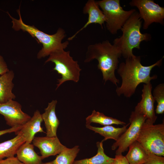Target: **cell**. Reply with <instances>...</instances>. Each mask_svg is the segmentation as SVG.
I'll use <instances>...</instances> for the list:
<instances>
[{"mask_svg":"<svg viewBox=\"0 0 164 164\" xmlns=\"http://www.w3.org/2000/svg\"><path fill=\"white\" fill-rule=\"evenodd\" d=\"M14 77V73L12 70L0 75V103H4L15 98V96L12 92Z\"/></svg>","mask_w":164,"mask_h":164,"instance_id":"2e32d148","label":"cell"},{"mask_svg":"<svg viewBox=\"0 0 164 164\" xmlns=\"http://www.w3.org/2000/svg\"><path fill=\"white\" fill-rule=\"evenodd\" d=\"M103 143L102 141L97 142V150L95 155L89 158L74 160L73 164H112L114 158L110 157L105 154Z\"/></svg>","mask_w":164,"mask_h":164,"instance_id":"44dd1931","label":"cell"},{"mask_svg":"<svg viewBox=\"0 0 164 164\" xmlns=\"http://www.w3.org/2000/svg\"><path fill=\"white\" fill-rule=\"evenodd\" d=\"M0 114L4 116L6 124L11 127L22 125L31 118L22 111L21 104L13 100L0 103Z\"/></svg>","mask_w":164,"mask_h":164,"instance_id":"30bf717a","label":"cell"},{"mask_svg":"<svg viewBox=\"0 0 164 164\" xmlns=\"http://www.w3.org/2000/svg\"><path fill=\"white\" fill-rule=\"evenodd\" d=\"M163 57L154 64L149 66H144L141 63L140 56H135L125 59V62L120 63L117 72L121 78V85L117 87L116 92L120 96L123 95L129 98L134 94L137 87L141 83L147 84L156 79V75L150 76L152 69L155 66L160 67L162 64Z\"/></svg>","mask_w":164,"mask_h":164,"instance_id":"6da1fadb","label":"cell"},{"mask_svg":"<svg viewBox=\"0 0 164 164\" xmlns=\"http://www.w3.org/2000/svg\"><path fill=\"white\" fill-rule=\"evenodd\" d=\"M83 12L84 14L88 15L87 22L73 35L69 37L68 41L73 39L79 32L91 24H98L103 28V25L105 22L106 19L102 11L100 8L97 1L88 0L84 7Z\"/></svg>","mask_w":164,"mask_h":164,"instance_id":"4fadbf2b","label":"cell"},{"mask_svg":"<svg viewBox=\"0 0 164 164\" xmlns=\"http://www.w3.org/2000/svg\"><path fill=\"white\" fill-rule=\"evenodd\" d=\"M86 125L92 123L99 124L102 125H108L115 124L125 125L126 123L116 118L105 115L103 113L94 110L92 114L86 118Z\"/></svg>","mask_w":164,"mask_h":164,"instance_id":"7402d4cb","label":"cell"},{"mask_svg":"<svg viewBox=\"0 0 164 164\" xmlns=\"http://www.w3.org/2000/svg\"><path fill=\"white\" fill-rule=\"evenodd\" d=\"M50 62L55 64L53 70L61 76V78L58 79L56 90L67 81L78 82L82 69L77 61L74 60L70 55V51L60 50L53 52L49 55L45 63Z\"/></svg>","mask_w":164,"mask_h":164,"instance_id":"5b68a950","label":"cell"},{"mask_svg":"<svg viewBox=\"0 0 164 164\" xmlns=\"http://www.w3.org/2000/svg\"><path fill=\"white\" fill-rule=\"evenodd\" d=\"M148 158L144 164H164V157L152 153L148 154Z\"/></svg>","mask_w":164,"mask_h":164,"instance_id":"d4e9b609","label":"cell"},{"mask_svg":"<svg viewBox=\"0 0 164 164\" xmlns=\"http://www.w3.org/2000/svg\"><path fill=\"white\" fill-rule=\"evenodd\" d=\"M43 120L41 114L38 110L36 111L32 117L22 125L18 132L21 134L26 142L31 143L35 135L38 132H45L41 126Z\"/></svg>","mask_w":164,"mask_h":164,"instance_id":"5bb4252c","label":"cell"},{"mask_svg":"<svg viewBox=\"0 0 164 164\" xmlns=\"http://www.w3.org/2000/svg\"><path fill=\"white\" fill-rule=\"evenodd\" d=\"M80 150L78 145L71 148H67L58 154L55 159L43 164H73Z\"/></svg>","mask_w":164,"mask_h":164,"instance_id":"603a6c76","label":"cell"},{"mask_svg":"<svg viewBox=\"0 0 164 164\" xmlns=\"http://www.w3.org/2000/svg\"><path fill=\"white\" fill-rule=\"evenodd\" d=\"M34 148L32 144L25 142L18 150L16 157L24 164H43L41 156L35 151Z\"/></svg>","mask_w":164,"mask_h":164,"instance_id":"ac0fdd59","label":"cell"},{"mask_svg":"<svg viewBox=\"0 0 164 164\" xmlns=\"http://www.w3.org/2000/svg\"><path fill=\"white\" fill-rule=\"evenodd\" d=\"M129 124L130 123H128L121 128H116L111 125L98 127L92 126L90 125H86V126L87 128L103 136L104 139L101 141L103 142L109 139H113L115 141H117L120 136L125 132Z\"/></svg>","mask_w":164,"mask_h":164,"instance_id":"d6986e66","label":"cell"},{"mask_svg":"<svg viewBox=\"0 0 164 164\" xmlns=\"http://www.w3.org/2000/svg\"><path fill=\"white\" fill-rule=\"evenodd\" d=\"M22 127V125L15 126L3 130H0V136L4 134L14 132L15 133L19 131Z\"/></svg>","mask_w":164,"mask_h":164,"instance_id":"83f0119b","label":"cell"},{"mask_svg":"<svg viewBox=\"0 0 164 164\" xmlns=\"http://www.w3.org/2000/svg\"><path fill=\"white\" fill-rule=\"evenodd\" d=\"M152 85L150 82L144 84L142 90V99L135 106V111L145 116L147 120L154 124L157 116L155 114V100L152 94Z\"/></svg>","mask_w":164,"mask_h":164,"instance_id":"7c38bea8","label":"cell"},{"mask_svg":"<svg viewBox=\"0 0 164 164\" xmlns=\"http://www.w3.org/2000/svg\"><path fill=\"white\" fill-rule=\"evenodd\" d=\"M132 7L138 10L139 14L144 22L143 28L147 29L154 22L164 24V8L155 3L153 0H132L129 3Z\"/></svg>","mask_w":164,"mask_h":164,"instance_id":"9c48e42d","label":"cell"},{"mask_svg":"<svg viewBox=\"0 0 164 164\" xmlns=\"http://www.w3.org/2000/svg\"><path fill=\"white\" fill-rule=\"evenodd\" d=\"M129 150L125 156L129 164H144L148 155L141 145L137 141L128 147Z\"/></svg>","mask_w":164,"mask_h":164,"instance_id":"ffe728a7","label":"cell"},{"mask_svg":"<svg viewBox=\"0 0 164 164\" xmlns=\"http://www.w3.org/2000/svg\"><path fill=\"white\" fill-rule=\"evenodd\" d=\"M146 119L144 115L135 111L132 112L129 119L130 124L127 128L111 146L114 150L117 148L116 155L122 154L129 146L136 141L142 127Z\"/></svg>","mask_w":164,"mask_h":164,"instance_id":"ba28073f","label":"cell"},{"mask_svg":"<svg viewBox=\"0 0 164 164\" xmlns=\"http://www.w3.org/2000/svg\"><path fill=\"white\" fill-rule=\"evenodd\" d=\"M142 21L138 12L135 11L129 17L121 30L122 35L113 41V44L120 50L121 55L125 59L135 56L132 50L140 49V44L143 41L151 40V35L141 32Z\"/></svg>","mask_w":164,"mask_h":164,"instance_id":"277c9868","label":"cell"},{"mask_svg":"<svg viewBox=\"0 0 164 164\" xmlns=\"http://www.w3.org/2000/svg\"><path fill=\"white\" fill-rule=\"evenodd\" d=\"M122 56L120 50L108 40L89 45L86 53L85 63L94 59L98 62L97 67L101 71L104 83L109 80L117 86L119 80L115 75L119 58Z\"/></svg>","mask_w":164,"mask_h":164,"instance_id":"7a4b0ae2","label":"cell"},{"mask_svg":"<svg viewBox=\"0 0 164 164\" xmlns=\"http://www.w3.org/2000/svg\"><path fill=\"white\" fill-rule=\"evenodd\" d=\"M0 164H24L17 157L14 156L6 158L0 161Z\"/></svg>","mask_w":164,"mask_h":164,"instance_id":"484cf974","label":"cell"},{"mask_svg":"<svg viewBox=\"0 0 164 164\" xmlns=\"http://www.w3.org/2000/svg\"><path fill=\"white\" fill-rule=\"evenodd\" d=\"M119 156L121 164H129L125 156L122 154L118 155Z\"/></svg>","mask_w":164,"mask_h":164,"instance_id":"f1b7e54d","label":"cell"},{"mask_svg":"<svg viewBox=\"0 0 164 164\" xmlns=\"http://www.w3.org/2000/svg\"><path fill=\"white\" fill-rule=\"evenodd\" d=\"M32 142L39 150L42 159L59 154L67 147L60 142L57 136L35 137Z\"/></svg>","mask_w":164,"mask_h":164,"instance_id":"8fae6325","label":"cell"},{"mask_svg":"<svg viewBox=\"0 0 164 164\" xmlns=\"http://www.w3.org/2000/svg\"><path fill=\"white\" fill-rule=\"evenodd\" d=\"M112 164H121L119 155H116L114 158V160Z\"/></svg>","mask_w":164,"mask_h":164,"instance_id":"f546056e","label":"cell"},{"mask_svg":"<svg viewBox=\"0 0 164 164\" xmlns=\"http://www.w3.org/2000/svg\"><path fill=\"white\" fill-rule=\"evenodd\" d=\"M15 133L16 136L14 138L0 143V161L5 158L14 156L19 147L26 142L21 134L18 132Z\"/></svg>","mask_w":164,"mask_h":164,"instance_id":"e0dca14e","label":"cell"},{"mask_svg":"<svg viewBox=\"0 0 164 164\" xmlns=\"http://www.w3.org/2000/svg\"><path fill=\"white\" fill-rule=\"evenodd\" d=\"M152 94L155 101L157 103L155 112L158 114L164 112V84L157 85L154 89Z\"/></svg>","mask_w":164,"mask_h":164,"instance_id":"cb8c5ba5","label":"cell"},{"mask_svg":"<svg viewBox=\"0 0 164 164\" xmlns=\"http://www.w3.org/2000/svg\"><path fill=\"white\" fill-rule=\"evenodd\" d=\"M9 71L7 64L3 57L0 55V75H2Z\"/></svg>","mask_w":164,"mask_h":164,"instance_id":"4316f807","label":"cell"},{"mask_svg":"<svg viewBox=\"0 0 164 164\" xmlns=\"http://www.w3.org/2000/svg\"><path fill=\"white\" fill-rule=\"evenodd\" d=\"M57 102L56 100H53L49 103L47 107L44 109V112L41 114L46 129V136L48 137L57 136V129L60 124L56 113Z\"/></svg>","mask_w":164,"mask_h":164,"instance_id":"9a60e30c","label":"cell"},{"mask_svg":"<svg viewBox=\"0 0 164 164\" xmlns=\"http://www.w3.org/2000/svg\"><path fill=\"white\" fill-rule=\"evenodd\" d=\"M97 2L105 17L106 28L113 35L117 33L136 11L134 9L128 11L124 10L120 5V0H101Z\"/></svg>","mask_w":164,"mask_h":164,"instance_id":"52a82bcc","label":"cell"},{"mask_svg":"<svg viewBox=\"0 0 164 164\" xmlns=\"http://www.w3.org/2000/svg\"><path fill=\"white\" fill-rule=\"evenodd\" d=\"M17 12L19 17V19L12 17L8 12L12 20V28L16 31L21 29L23 31L28 32L32 37L36 38L38 43L42 44L43 47L37 55L38 59L49 56L55 51L64 50L67 47L69 44L68 41L62 42V40L66 36L65 31L64 29L59 28L55 34L52 35L47 34L38 29L34 26L25 24L21 18L19 9L17 10Z\"/></svg>","mask_w":164,"mask_h":164,"instance_id":"3957f363","label":"cell"},{"mask_svg":"<svg viewBox=\"0 0 164 164\" xmlns=\"http://www.w3.org/2000/svg\"><path fill=\"white\" fill-rule=\"evenodd\" d=\"M147 153L164 156V122L154 125L146 120L136 140Z\"/></svg>","mask_w":164,"mask_h":164,"instance_id":"8992f818","label":"cell"}]
</instances>
